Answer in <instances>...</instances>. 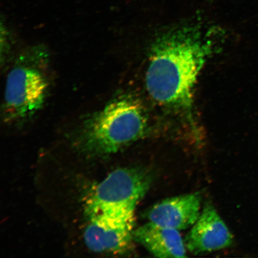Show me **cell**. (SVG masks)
<instances>
[{
  "mask_svg": "<svg viewBox=\"0 0 258 258\" xmlns=\"http://www.w3.org/2000/svg\"><path fill=\"white\" fill-rule=\"evenodd\" d=\"M233 242L231 231L211 205L203 209L185 240L186 249L195 254L223 249Z\"/></svg>",
  "mask_w": 258,
  "mask_h": 258,
  "instance_id": "8992f818",
  "label": "cell"
},
{
  "mask_svg": "<svg viewBox=\"0 0 258 258\" xmlns=\"http://www.w3.org/2000/svg\"><path fill=\"white\" fill-rule=\"evenodd\" d=\"M43 53H25L9 73L3 109L6 120H27L43 108L49 89Z\"/></svg>",
  "mask_w": 258,
  "mask_h": 258,
  "instance_id": "3957f363",
  "label": "cell"
},
{
  "mask_svg": "<svg viewBox=\"0 0 258 258\" xmlns=\"http://www.w3.org/2000/svg\"><path fill=\"white\" fill-rule=\"evenodd\" d=\"M217 34L215 29L185 25L156 38L145 76L147 92L154 102L170 112L191 115L200 74L220 48Z\"/></svg>",
  "mask_w": 258,
  "mask_h": 258,
  "instance_id": "6da1fadb",
  "label": "cell"
},
{
  "mask_svg": "<svg viewBox=\"0 0 258 258\" xmlns=\"http://www.w3.org/2000/svg\"><path fill=\"white\" fill-rule=\"evenodd\" d=\"M201 196L189 194L164 200L147 214L149 221L176 230L192 227L201 214Z\"/></svg>",
  "mask_w": 258,
  "mask_h": 258,
  "instance_id": "52a82bcc",
  "label": "cell"
},
{
  "mask_svg": "<svg viewBox=\"0 0 258 258\" xmlns=\"http://www.w3.org/2000/svg\"><path fill=\"white\" fill-rule=\"evenodd\" d=\"M147 127L140 103L130 96H118L84 122L77 144L90 156H109L143 137Z\"/></svg>",
  "mask_w": 258,
  "mask_h": 258,
  "instance_id": "7a4b0ae2",
  "label": "cell"
},
{
  "mask_svg": "<svg viewBox=\"0 0 258 258\" xmlns=\"http://www.w3.org/2000/svg\"><path fill=\"white\" fill-rule=\"evenodd\" d=\"M210 1H213V0H210Z\"/></svg>",
  "mask_w": 258,
  "mask_h": 258,
  "instance_id": "9c48e42d",
  "label": "cell"
},
{
  "mask_svg": "<svg viewBox=\"0 0 258 258\" xmlns=\"http://www.w3.org/2000/svg\"><path fill=\"white\" fill-rule=\"evenodd\" d=\"M84 240L96 253H123L134 239V215L100 212L89 215Z\"/></svg>",
  "mask_w": 258,
  "mask_h": 258,
  "instance_id": "5b68a950",
  "label": "cell"
},
{
  "mask_svg": "<svg viewBox=\"0 0 258 258\" xmlns=\"http://www.w3.org/2000/svg\"><path fill=\"white\" fill-rule=\"evenodd\" d=\"M151 183V177L143 169H119L96 186L86 208L88 215L99 212L135 214V209Z\"/></svg>",
  "mask_w": 258,
  "mask_h": 258,
  "instance_id": "277c9868",
  "label": "cell"
},
{
  "mask_svg": "<svg viewBox=\"0 0 258 258\" xmlns=\"http://www.w3.org/2000/svg\"><path fill=\"white\" fill-rule=\"evenodd\" d=\"M134 239L154 256L185 257L186 247L178 230L150 222L134 231Z\"/></svg>",
  "mask_w": 258,
  "mask_h": 258,
  "instance_id": "ba28073f",
  "label": "cell"
}]
</instances>
